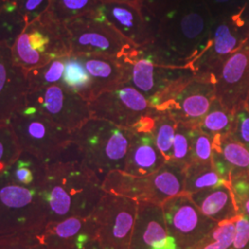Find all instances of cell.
Listing matches in <instances>:
<instances>
[{
	"instance_id": "obj_45",
	"label": "cell",
	"mask_w": 249,
	"mask_h": 249,
	"mask_svg": "<svg viewBox=\"0 0 249 249\" xmlns=\"http://www.w3.org/2000/svg\"><path fill=\"white\" fill-rule=\"evenodd\" d=\"M82 249H103L100 246H99L98 243L96 241H93L92 243H90L89 245H88L86 248Z\"/></svg>"
},
{
	"instance_id": "obj_5",
	"label": "cell",
	"mask_w": 249,
	"mask_h": 249,
	"mask_svg": "<svg viewBox=\"0 0 249 249\" xmlns=\"http://www.w3.org/2000/svg\"><path fill=\"white\" fill-rule=\"evenodd\" d=\"M185 166L172 160L144 177L113 171L104 178L103 188L106 193L125 196L139 203L161 205L170 197L185 192Z\"/></svg>"
},
{
	"instance_id": "obj_21",
	"label": "cell",
	"mask_w": 249,
	"mask_h": 249,
	"mask_svg": "<svg viewBox=\"0 0 249 249\" xmlns=\"http://www.w3.org/2000/svg\"><path fill=\"white\" fill-rule=\"evenodd\" d=\"M91 80V100L129 82L128 65L123 59L105 54H79Z\"/></svg>"
},
{
	"instance_id": "obj_30",
	"label": "cell",
	"mask_w": 249,
	"mask_h": 249,
	"mask_svg": "<svg viewBox=\"0 0 249 249\" xmlns=\"http://www.w3.org/2000/svg\"><path fill=\"white\" fill-rule=\"evenodd\" d=\"M28 23L18 8L10 2L0 11V45L12 47Z\"/></svg>"
},
{
	"instance_id": "obj_29",
	"label": "cell",
	"mask_w": 249,
	"mask_h": 249,
	"mask_svg": "<svg viewBox=\"0 0 249 249\" xmlns=\"http://www.w3.org/2000/svg\"><path fill=\"white\" fill-rule=\"evenodd\" d=\"M233 114L226 110L217 98L214 99L210 110L196 126L211 138L226 136L231 130Z\"/></svg>"
},
{
	"instance_id": "obj_33",
	"label": "cell",
	"mask_w": 249,
	"mask_h": 249,
	"mask_svg": "<svg viewBox=\"0 0 249 249\" xmlns=\"http://www.w3.org/2000/svg\"><path fill=\"white\" fill-rule=\"evenodd\" d=\"M22 153L10 124L0 123V175L4 174Z\"/></svg>"
},
{
	"instance_id": "obj_26",
	"label": "cell",
	"mask_w": 249,
	"mask_h": 249,
	"mask_svg": "<svg viewBox=\"0 0 249 249\" xmlns=\"http://www.w3.org/2000/svg\"><path fill=\"white\" fill-rule=\"evenodd\" d=\"M224 184H231L225 181L214 168L213 162L200 163L193 161L185 171V192L188 195L219 187Z\"/></svg>"
},
{
	"instance_id": "obj_46",
	"label": "cell",
	"mask_w": 249,
	"mask_h": 249,
	"mask_svg": "<svg viewBox=\"0 0 249 249\" xmlns=\"http://www.w3.org/2000/svg\"><path fill=\"white\" fill-rule=\"evenodd\" d=\"M108 1H123V2H130V3H133V4H137L139 6H141L140 4V0H102V2H108ZM142 7V6H141Z\"/></svg>"
},
{
	"instance_id": "obj_15",
	"label": "cell",
	"mask_w": 249,
	"mask_h": 249,
	"mask_svg": "<svg viewBox=\"0 0 249 249\" xmlns=\"http://www.w3.org/2000/svg\"><path fill=\"white\" fill-rule=\"evenodd\" d=\"M116 30L138 48L153 45L156 20L144 9L130 2H104L98 9Z\"/></svg>"
},
{
	"instance_id": "obj_39",
	"label": "cell",
	"mask_w": 249,
	"mask_h": 249,
	"mask_svg": "<svg viewBox=\"0 0 249 249\" xmlns=\"http://www.w3.org/2000/svg\"><path fill=\"white\" fill-rule=\"evenodd\" d=\"M231 187L239 213L249 220V178L248 174L231 178Z\"/></svg>"
},
{
	"instance_id": "obj_48",
	"label": "cell",
	"mask_w": 249,
	"mask_h": 249,
	"mask_svg": "<svg viewBox=\"0 0 249 249\" xmlns=\"http://www.w3.org/2000/svg\"><path fill=\"white\" fill-rule=\"evenodd\" d=\"M246 105H247V107H249V98H248V101H247V104H246Z\"/></svg>"
},
{
	"instance_id": "obj_18",
	"label": "cell",
	"mask_w": 249,
	"mask_h": 249,
	"mask_svg": "<svg viewBox=\"0 0 249 249\" xmlns=\"http://www.w3.org/2000/svg\"><path fill=\"white\" fill-rule=\"evenodd\" d=\"M27 72L16 65L8 45H0V123L26 107Z\"/></svg>"
},
{
	"instance_id": "obj_27",
	"label": "cell",
	"mask_w": 249,
	"mask_h": 249,
	"mask_svg": "<svg viewBox=\"0 0 249 249\" xmlns=\"http://www.w3.org/2000/svg\"><path fill=\"white\" fill-rule=\"evenodd\" d=\"M102 0H51L46 13L55 21L66 24L74 18L96 12Z\"/></svg>"
},
{
	"instance_id": "obj_28",
	"label": "cell",
	"mask_w": 249,
	"mask_h": 249,
	"mask_svg": "<svg viewBox=\"0 0 249 249\" xmlns=\"http://www.w3.org/2000/svg\"><path fill=\"white\" fill-rule=\"evenodd\" d=\"M61 85L90 102L91 80L78 55L71 54L66 57Z\"/></svg>"
},
{
	"instance_id": "obj_41",
	"label": "cell",
	"mask_w": 249,
	"mask_h": 249,
	"mask_svg": "<svg viewBox=\"0 0 249 249\" xmlns=\"http://www.w3.org/2000/svg\"><path fill=\"white\" fill-rule=\"evenodd\" d=\"M213 18L229 16L239 12L247 0H203Z\"/></svg>"
},
{
	"instance_id": "obj_14",
	"label": "cell",
	"mask_w": 249,
	"mask_h": 249,
	"mask_svg": "<svg viewBox=\"0 0 249 249\" xmlns=\"http://www.w3.org/2000/svg\"><path fill=\"white\" fill-rule=\"evenodd\" d=\"M164 221L178 249H193L218 223L201 213L190 196L182 193L161 204Z\"/></svg>"
},
{
	"instance_id": "obj_3",
	"label": "cell",
	"mask_w": 249,
	"mask_h": 249,
	"mask_svg": "<svg viewBox=\"0 0 249 249\" xmlns=\"http://www.w3.org/2000/svg\"><path fill=\"white\" fill-rule=\"evenodd\" d=\"M132 130L89 118L72 133V145L82 163L102 181L113 171H124Z\"/></svg>"
},
{
	"instance_id": "obj_34",
	"label": "cell",
	"mask_w": 249,
	"mask_h": 249,
	"mask_svg": "<svg viewBox=\"0 0 249 249\" xmlns=\"http://www.w3.org/2000/svg\"><path fill=\"white\" fill-rule=\"evenodd\" d=\"M192 127L187 124L178 123L175 140L173 143L172 161L187 168L192 163Z\"/></svg>"
},
{
	"instance_id": "obj_32",
	"label": "cell",
	"mask_w": 249,
	"mask_h": 249,
	"mask_svg": "<svg viewBox=\"0 0 249 249\" xmlns=\"http://www.w3.org/2000/svg\"><path fill=\"white\" fill-rule=\"evenodd\" d=\"M178 124V122L166 112H159L154 118L151 133L158 150L166 161L172 160L173 143Z\"/></svg>"
},
{
	"instance_id": "obj_2",
	"label": "cell",
	"mask_w": 249,
	"mask_h": 249,
	"mask_svg": "<svg viewBox=\"0 0 249 249\" xmlns=\"http://www.w3.org/2000/svg\"><path fill=\"white\" fill-rule=\"evenodd\" d=\"M41 193L48 211L47 223L88 217L106 194L103 181L79 158L49 163Z\"/></svg>"
},
{
	"instance_id": "obj_50",
	"label": "cell",
	"mask_w": 249,
	"mask_h": 249,
	"mask_svg": "<svg viewBox=\"0 0 249 249\" xmlns=\"http://www.w3.org/2000/svg\"><path fill=\"white\" fill-rule=\"evenodd\" d=\"M248 176H249V171H248Z\"/></svg>"
},
{
	"instance_id": "obj_13",
	"label": "cell",
	"mask_w": 249,
	"mask_h": 249,
	"mask_svg": "<svg viewBox=\"0 0 249 249\" xmlns=\"http://www.w3.org/2000/svg\"><path fill=\"white\" fill-rule=\"evenodd\" d=\"M26 106L72 133L91 118L89 102L61 84L29 91Z\"/></svg>"
},
{
	"instance_id": "obj_10",
	"label": "cell",
	"mask_w": 249,
	"mask_h": 249,
	"mask_svg": "<svg viewBox=\"0 0 249 249\" xmlns=\"http://www.w3.org/2000/svg\"><path fill=\"white\" fill-rule=\"evenodd\" d=\"M71 54H105L123 59L136 48L97 10L65 24Z\"/></svg>"
},
{
	"instance_id": "obj_37",
	"label": "cell",
	"mask_w": 249,
	"mask_h": 249,
	"mask_svg": "<svg viewBox=\"0 0 249 249\" xmlns=\"http://www.w3.org/2000/svg\"><path fill=\"white\" fill-rule=\"evenodd\" d=\"M213 139L201 131L197 126L192 127L193 161L200 163L213 162Z\"/></svg>"
},
{
	"instance_id": "obj_20",
	"label": "cell",
	"mask_w": 249,
	"mask_h": 249,
	"mask_svg": "<svg viewBox=\"0 0 249 249\" xmlns=\"http://www.w3.org/2000/svg\"><path fill=\"white\" fill-rule=\"evenodd\" d=\"M45 249H82L95 241L96 225L88 217L49 222L41 232Z\"/></svg>"
},
{
	"instance_id": "obj_11",
	"label": "cell",
	"mask_w": 249,
	"mask_h": 249,
	"mask_svg": "<svg viewBox=\"0 0 249 249\" xmlns=\"http://www.w3.org/2000/svg\"><path fill=\"white\" fill-rule=\"evenodd\" d=\"M91 117L132 131H152L159 113L129 83L101 94L89 102Z\"/></svg>"
},
{
	"instance_id": "obj_22",
	"label": "cell",
	"mask_w": 249,
	"mask_h": 249,
	"mask_svg": "<svg viewBox=\"0 0 249 249\" xmlns=\"http://www.w3.org/2000/svg\"><path fill=\"white\" fill-rule=\"evenodd\" d=\"M165 162L151 131H132L124 173L134 177L149 176L160 169Z\"/></svg>"
},
{
	"instance_id": "obj_42",
	"label": "cell",
	"mask_w": 249,
	"mask_h": 249,
	"mask_svg": "<svg viewBox=\"0 0 249 249\" xmlns=\"http://www.w3.org/2000/svg\"><path fill=\"white\" fill-rule=\"evenodd\" d=\"M235 232L232 242V249H249V220L240 214L235 220Z\"/></svg>"
},
{
	"instance_id": "obj_9",
	"label": "cell",
	"mask_w": 249,
	"mask_h": 249,
	"mask_svg": "<svg viewBox=\"0 0 249 249\" xmlns=\"http://www.w3.org/2000/svg\"><path fill=\"white\" fill-rule=\"evenodd\" d=\"M47 220V207L39 190L22 187L0 175V236L43 231Z\"/></svg>"
},
{
	"instance_id": "obj_17",
	"label": "cell",
	"mask_w": 249,
	"mask_h": 249,
	"mask_svg": "<svg viewBox=\"0 0 249 249\" xmlns=\"http://www.w3.org/2000/svg\"><path fill=\"white\" fill-rule=\"evenodd\" d=\"M215 96L214 82L194 76L160 112H166L178 123L196 126L206 116Z\"/></svg>"
},
{
	"instance_id": "obj_19",
	"label": "cell",
	"mask_w": 249,
	"mask_h": 249,
	"mask_svg": "<svg viewBox=\"0 0 249 249\" xmlns=\"http://www.w3.org/2000/svg\"><path fill=\"white\" fill-rule=\"evenodd\" d=\"M128 249H178L167 229L161 205L139 203Z\"/></svg>"
},
{
	"instance_id": "obj_47",
	"label": "cell",
	"mask_w": 249,
	"mask_h": 249,
	"mask_svg": "<svg viewBox=\"0 0 249 249\" xmlns=\"http://www.w3.org/2000/svg\"><path fill=\"white\" fill-rule=\"evenodd\" d=\"M7 3V0H0V11L1 9H3V7L6 5Z\"/></svg>"
},
{
	"instance_id": "obj_7",
	"label": "cell",
	"mask_w": 249,
	"mask_h": 249,
	"mask_svg": "<svg viewBox=\"0 0 249 249\" xmlns=\"http://www.w3.org/2000/svg\"><path fill=\"white\" fill-rule=\"evenodd\" d=\"M22 152L34 155L49 164L59 160L72 145L70 132L40 113L26 106L8 120Z\"/></svg>"
},
{
	"instance_id": "obj_38",
	"label": "cell",
	"mask_w": 249,
	"mask_h": 249,
	"mask_svg": "<svg viewBox=\"0 0 249 249\" xmlns=\"http://www.w3.org/2000/svg\"><path fill=\"white\" fill-rule=\"evenodd\" d=\"M228 136L249 150V109L247 105L233 113L231 130Z\"/></svg>"
},
{
	"instance_id": "obj_8",
	"label": "cell",
	"mask_w": 249,
	"mask_h": 249,
	"mask_svg": "<svg viewBox=\"0 0 249 249\" xmlns=\"http://www.w3.org/2000/svg\"><path fill=\"white\" fill-rule=\"evenodd\" d=\"M243 14L244 8L232 15L213 18L204 45L189 64L196 77L215 83L224 62L249 41L248 22Z\"/></svg>"
},
{
	"instance_id": "obj_31",
	"label": "cell",
	"mask_w": 249,
	"mask_h": 249,
	"mask_svg": "<svg viewBox=\"0 0 249 249\" xmlns=\"http://www.w3.org/2000/svg\"><path fill=\"white\" fill-rule=\"evenodd\" d=\"M66 57L55 58L45 64V66L27 71L29 91L42 89L54 84H61Z\"/></svg>"
},
{
	"instance_id": "obj_23",
	"label": "cell",
	"mask_w": 249,
	"mask_h": 249,
	"mask_svg": "<svg viewBox=\"0 0 249 249\" xmlns=\"http://www.w3.org/2000/svg\"><path fill=\"white\" fill-rule=\"evenodd\" d=\"M213 164L222 178L231 183L235 177L247 175L249 168V150L228 135L213 138Z\"/></svg>"
},
{
	"instance_id": "obj_24",
	"label": "cell",
	"mask_w": 249,
	"mask_h": 249,
	"mask_svg": "<svg viewBox=\"0 0 249 249\" xmlns=\"http://www.w3.org/2000/svg\"><path fill=\"white\" fill-rule=\"evenodd\" d=\"M189 196L201 213L216 223L234 221L240 215L231 184L205 189Z\"/></svg>"
},
{
	"instance_id": "obj_49",
	"label": "cell",
	"mask_w": 249,
	"mask_h": 249,
	"mask_svg": "<svg viewBox=\"0 0 249 249\" xmlns=\"http://www.w3.org/2000/svg\"><path fill=\"white\" fill-rule=\"evenodd\" d=\"M248 36H249V21L248 22Z\"/></svg>"
},
{
	"instance_id": "obj_6",
	"label": "cell",
	"mask_w": 249,
	"mask_h": 249,
	"mask_svg": "<svg viewBox=\"0 0 249 249\" xmlns=\"http://www.w3.org/2000/svg\"><path fill=\"white\" fill-rule=\"evenodd\" d=\"M16 65L25 71L71 55L68 31L46 12L31 21L11 47Z\"/></svg>"
},
{
	"instance_id": "obj_12",
	"label": "cell",
	"mask_w": 249,
	"mask_h": 249,
	"mask_svg": "<svg viewBox=\"0 0 249 249\" xmlns=\"http://www.w3.org/2000/svg\"><path fill=\"white\" fill-rule=\"evenodd\" d=\"M139 202L106 193L90 214L96 225L95 241L103 249H128Z\"/></svg>"
},
{
	"instance_id": "obj_25",
	"label": "cell",
	"mask_w": 249,
	"mask_h": 249,
	"mask_svg": "<svg viewBox=\"0 0 249 249\" xmlns=\"http://www.w3.org/2000/svg\"><path fill=\"white\" fill-rule=\"evenodd\" d=\"M47 165L34 155L22 152L4 175L22 187L41 192L46 178Z\"/></svg>"
},
{
	"instance_id": "obj_16",
	"label": "cell",
	"mask_w": 249,
	"mask_h": 249,
	"mask_svg": "<svg viewBox=\"0 0 249 249\" xmlns=\"http://www.w3.org/2000/svg\"><path fill=\"white\" fill-rule=\"evenodd\" d=\"M215 96L226 110L234 113L249 96V41L224 62L215 83Z\"/></svg>"
},
{
	"instance_id": "obj_4",
	"label": "cell",
	"mask_w": 249,
	"mask_h": 249,
	"mask_svg": "<svg viewBox=\"0 0 249 249\" xmlns=\"http://www.w3.org/2000/svg\"><path fill=\"white\" fill-rule=\"evenodd\" d=\"M123 60L129 68L128 83L159 112L195 76L188 68L161 62L151 46L136 48Z\"/></svg>"
},
{
	"instance_id": "obj_36",
	"label": "cell",
	"mask_w": 249,
	"mask_h": 249,
	"mask_svg": "<svg viewBox=\"0 0 249 249\" xmlns=\"http://www.w3.org/2000/svg\"><path fill=\"white\" fill-rule=\"evenodd\" d=\"M41 231H22L0 236V249H45Z\"/></svg>"
},
{
	"instance_id": "obj_35",
	"label": "cell",
	"mask_w": 249,
	"mask_h": 249,
	"mask_svg": "<svg viewBox=\"0 0 249 249\" xmlns=\"http://www.w3.org/2000/svg\"><path fill=\"white\" fill-rule=\"evenodd\" d=\"M234 232V221L218 223L204 240L193 249H232Z\"/></svg>"
},
{
	"instance_id": "obj_44",
	"label": "cell",
	"mask_w": 249,
	"mask_h": 249,
	"mask_svg": "<svg viewBox=\"0 0 249 249\" xmlns=\"http://www.w3.org/2000/svg\"><path fill=\"white\" fill-rule=\"evenodd\" d=\"M244 18L247 20V22L249 21V0H247L245 6H244Z\"/></svg>"
},
{
	"instance_id": "obj_1",
	"label": "cell",
	"mask_w": 249,
	"mask_h": 249,
	"mask_svg": "<svg viewBox=\"0 0 249 249\" xmlns=\"http://www.w3.org/2000/svg\"><path fill=\"white\" fill-rule=\"evenodd\" d=\"M155 20L153 52L164 64L189 69L213 20L204 1L172 0Z\"/></svg>"
},
{
	"instance_id": "obj_40",
	"label": "cell",
	"mask_w": 249,
	"mask_h": 249,
	"mask_svg": "<svg viewBox=\"0 0 249 249\" xmlns=\"http://www.w3.org/2000/svg\"><path fill=\"white\" fill-rule=\"evenodd\" d=\"M51 0H7L13 3L29 24L36 18L43 15L49 7Z\"/></svg>"
},
{
	"instance_id": "obj_43",
	"label": "cell",
	"mask_w": 249,
	"mask_h": 249,
	"mask_svg": "<svg viewBox=\"0 0 249 249\" xmlns=\"http://www.w3.org/2000/svg\"><path fill=\"white\" fill-rule=\"evenodd\" d=\"M171 1L172 0H140V4L142 8L155 19Z\"/></svg>"
}]
</instances>
